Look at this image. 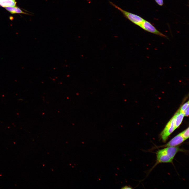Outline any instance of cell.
Listing matches in <instances>:
<instances>
[{
	"mask_svg": "<svg viewBox=\"0 0 189 189\" xmlns=\"http://www.w3.org/2000/svg\"><path fill=\"white\" fill-rule=\"evenodd\" d=\"M185 150L178 146L166 147L164 149L159 150L156 153V163L172 162L176 154L179 151Z\"/></svg>",
	"mask_w": 189,
	"mask_h": 189,
	"instance_id": "6da1fadb",
	"label": "cell"
},
{
	"mask_svg": "<svg viewBox=\"0 0 189 189\" xmlns=\"http://www.w3.org/2000/svg\"><path fill=\"white\" fill-rule=\"evenodd\" d=\"M110 3L113 6L120 11L127 18L134 24L139 26L144 19L136 14L126 11L111 2Z\"/></svg>",
	"mask_w": 189,
	"mask_h": 189,
	"instance_id": "7a4b0ae2",
	"label": "cell"
},
{
	"mask_svg": "<svg viewBox=\"0 0 189 189\" xmlns=\"http://www.w3.org/2000/svg\"><path fill=\"white\" fill-rule=\"evenodd\" d=\"M175 114L168 122L160 134L162 140L164 142L166 141L169 136L175 129Z\"/></svg>",
	"mask_w": 189,
	"mask_h": 189,
	"instance_id": "3957f363",
	"label": "cell"
},
{
	"mask_svg": "<svg viewBox=\"0 0 189 189\" xmlns=\"http://www.w3.org/2000/svg\"><path fill=\"white\" fill-rule=\"evenodd\" d=\"M144 30L166 38V36L158 30L150 22L145 20L139 26Z\"/></svg>",
	"mask_w": 189,
	"mask_h": 189,
	"instance_id": "277c9868",
	"label": "cell"
},
{
	"mask_svg": "<svg viewBox=\"0 0 189 189\" xmlns=\"http://www.w3.org/2000/svg\"><path fill=\"white\" fill-rule=\"evenodd\" d=\"M185 140L180 133L171 139L165 145L164 147L175 146L182 143Z\"/></svg>",
	"mask_w": 189,
	"mask_h": 189,
	"instance_id": "5b68a950",
	"label": "cell"
},
{
	"mask_svg": "<svg viewBox=\"0 0 189 189\" xmlns=\"http://www.w3.org/2000/svg\"><path fill=\"white\" fill-rule=\"evenodd\" d=\"M175 114V126L176 129L180 125L185 116L184 113L181 111L180 109Z\"/></svg>",
	"mask_w": 189,
	"mask_h": 189,
	"instance_id": "8992f818",
	"label": "cell"
},
{
	"mask_svg": "<svg viewBox=\"0 0 189 189\" xmlns=\"http://www.w3.org/2000/svg\"><path fill=\"white\" fill-rule=\"evenodd\" d=\"M5 9L8 12L12 14H29L24 12L20 8L16 6L13 7H7Z\"/></svg>",
	"mask_w": 189,
	"mask_h": 189,
	"instance_id": "52a82bcc",
	"label": "cell"
},
{
	"mask_svg": "<svg viewBox=\"0 0 189 189\" xmlns=\"http://www.w3.org/2000/svg\"><path fill=\"white\" fill-rule=\"evenodd\" d=\"M182 136L186 140L189 138V128L180 133Z\"/></svg>",
	"mask_w": 189,
	"mask_h": 189,
	"instance_id": "ba28073f",
	"label": "cell"
},
{
	"mask_svg": "<svg viewBox=\"0 0 189 189\" xmlns=\"http://www.w3.org/2000/svg\"><path fill=\"white\" fill-rule=\"evenodd\" d=\"M188 106H189V102L188 101L183 104L179 109L181 111L184 113L185 110Z\"/></svg>",
	"mask_w": 189,
	"mask_h": 189,
	"instance_id": "9c48e42d",
	"label": "cell"
},
{
	"mask_svg": "<svg viewBox=\"0 0 189 189\" xmlns=\"http://www.w3.org/2000/svg\"><path fill=\"white\" fill-rule=\"evenodd\" d=\"M156 2L159 6H162L163 4V0H155Z\"/></svg>",
	"mask_w": 189,
	"mask_h": 189,
	"instance_id": "30bf717a",
	"label": "cell"
},
{
	"mask_svg": "<svg viewBox=\"0 0 189 189\" xmlns=\"http://www.w3.org/2000/svg\"><path fill=\"white\" fill-rule=\"evenodd\" d=\"M184 116H187L189 115V106L186 109L184 112Z\"/></svg>",
	"mask_w": 189,
	"mask_h": 189,
	"instance_id": "8fae6325",
	"label": "cell"
},
{
	"mask_svg": "<svg viewBox=\"0 0 189 189\" xmlns=\"http://www.w3.org/2000/svg\"><path fill=\"white\" fill-rule=\"evenodd\" d=\"M121 188L122 189H131L132 188L130 186L126 185L122 187Z\"/></svg>",
	"mask_w": 189,
	"mask_h": 189,
	"instance_id": "7c38bea8",
	"label": "cell"
},
{
	"mask_svg": "<svg viewBox=\"0 0 189 189\" xmlns=\"http://www.w3.org/2000/svg\"><path fill=\"white\" fill-rule=\"evenodd\" d=\"M8 0H13L14 1H15L16 0H0V2H5Z\"/></svg>",
	"mask_w": 189,
	"mask_h": 189,
	"instance_id": "4fadbf2b",
	"label": "cell"
}]
</instances>
